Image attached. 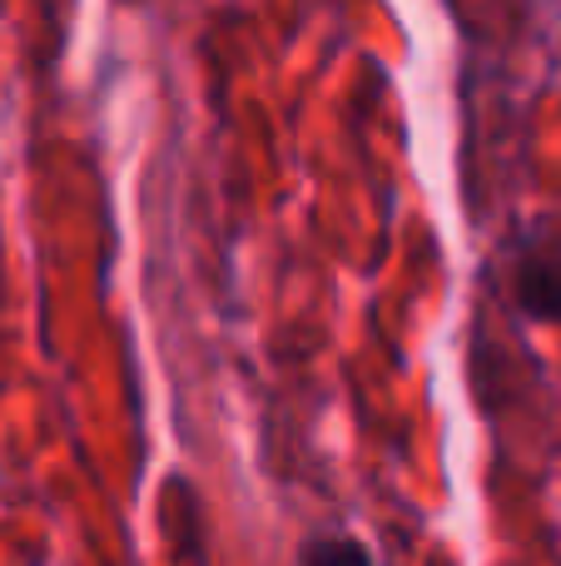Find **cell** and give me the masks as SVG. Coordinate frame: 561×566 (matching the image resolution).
Wrapping results in <instances>:
<instances>
[{"mask_svg":"<svg viewBox=\"0 0 561 566\" xmlns=\"http://www.w3.org/2000/svg\"><path fill=\"white\" fill-rule=\"evenodd\" d=\"M512 293L527 318L561 323V229L527 234L512 254Z\"/></svg>","mask_w":561,"mask_h":566,"instance_id":"6da1fadb","label":"cell"},{"mask_svg":"<svg viewBox=\"0 0 561 566\" xmlns=\"http://www.w3.org/2000/svg\"><path fill=\"white\" fill-rule=\"evenodd\" d=\"M304 566H373V552L343 532H318L304 542Z\"/></svg>","mask_w":561,"mask_h":566,"instance_id":"7a4b0ae2","label":"cell"}]
</instances>
